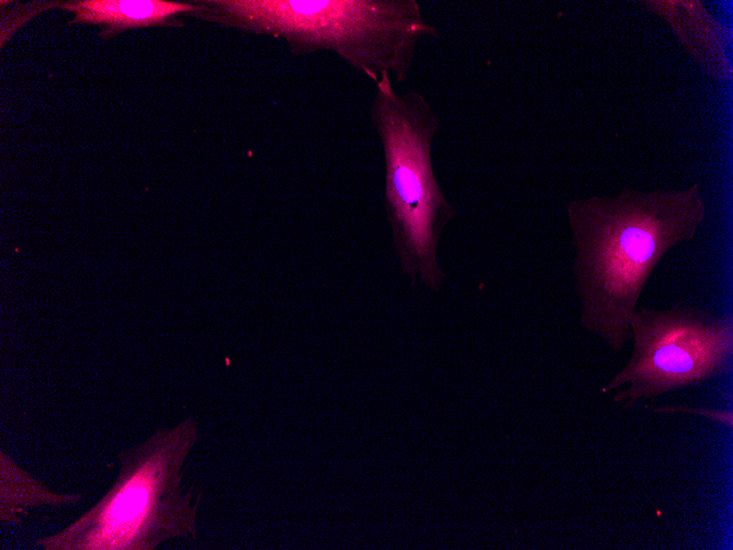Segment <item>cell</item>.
Returning <instances> with one entry per match:
<instances>
[{
  "label": "cell",
  "instance_id": "7",
  "mask_svg": "<svg viewBox=\"0 0 733 550\" xmlns=\"http://www.w3.org/2000/svg\"><path fill=\"white\" fill-rule=\"evenodd\" d=\"M75 14L72 23L103 24L99 33L110 38L127 29L142 26H183L178 14L191 15L198 10L192 2L163 0H82L61 5Z\"/></svg>",
  "mask_w": 733,
  "mask_h": 550
},
{
  "label": "cell",
  "instance_id": "4",
  "mask_svg": "<svg viewBox=\"0 0 733 550\" xmlns=\"http://www.w3.org/2000/svg\"><path fill=\"white\" fill-rule=\"evenodd\" d=\"M370 120L384 156V205L403 271L438 290L440 236L456 215L432 168V139L440 120L418 91H397L390 76L375 83Z\"/></svg>",
  "mask_w": 733,
  "mask_h": 550
},
{
  "label": "cell",
  "instance_id": "5",
  "mask_svg": "<svg viewBox=\"0 0 733 550\" xmlns=\"http://www.w3.org/2000/svg\"><path fill=\"white\" fill-rule=\"evenodd\" d=\"M633 350L625 366L601 388L624 408L681 388L699 385L731 370L733 319L698 305L636 307L629 319Z\"/></svg>",
  "mask_w": 733,
  "mask_h": 550
},
{
  "label": "cell",
  "instance_id": "8",
  "mask_svg": "<svg viewBox=\"0 0 733 550\" xmlns=\"http://www.w3.org/2000/svg\"><path fill=\"white\" fill-rule=\"evenodd\" d=\"M81 493H56L0 451V521L18 525L29 509L42 506H72Z\"/></svg>",
  "mask_w": 733,
  "mask_h": 550
},
{
  "label": "cell",
  "instance_id": "2",
  "mask_svg": "<svg viewBox=\"0 0 733 550\" xmlns=\"http://www.w3.org/2000/svg\"><path fill=\"white\" fill-rule=\"evenodd\" d=\"M191 15L282 41L294 56L331 52L374 85L403 82L425 36L439 37L416 0H200Z\"/></svg>",
  "mask_w": 733,
  "mask_h": 550
},
{
  "label": "cell",
  "instance_id": "9",
  "mask_svg": "<svg viewBox=\"0 0 733 550\" xmlns=\"http://www.w3.org/2000/svg\"><path fill=\"white\" fill-rule=\"evenodd\" d=\"M654 411L657 412H693V413H699L703 416H707L709 418H712L714 420H718L722 424H726L730 428L732 427V413L731 412H725V411H717V409H697V408H687L685 406H662L654 408Z\"/></svg>",
  "mask_w": 733,
  "mask_h": 550
},
{
  "label": "cell",
  "instance_id": "1",
  "mask_svg": "<svg viewBox=\"0 0 733 550\" xmlns=\"http://www.w3.org/2000/svg\"><path fill=\"white\" fill-rule=\"evenodd\" d=\"M707 213L699 183L683 189L574 199L566 206L574 247L579 322L619 352L629 319L653 270L674 247L692 240Z\"/></svg>",
  "mask_w": 733,
  "mask_h": 550
},
{
  "label": "cell",
  "instance_id": "6",
  "mask_svg": "<svg viewBox=\"0 0 733 550\" xmlns=\"http://www.w3.org/2000/svg\"><path fill=\"white\" fill-rule=\"evenodd\" d=\"M664 19L687 53L703 70L721 81H731L724 29L699 1H642Z\"/></svg>",
  "mask_w": 733,
  "mask_h": 550
},
{
  "label": "cell",
  "instance_id": "3",
  "mask_svg": "<svg viewBox=\"0 0 733 550\" xmlns=\"http://www.w3.org/2000/svg\"><path fill=\"white\" fill-rule=\"evenodd\" d=\"M199 438L192 417L161 428L119 452L120 469L105 495L64 529L38 538L44 550H154L196 537L198 502L182 489V467Z\"/></svg>",
  "mask_w": 733,
  "mask_h": 550
}]
</instances>
